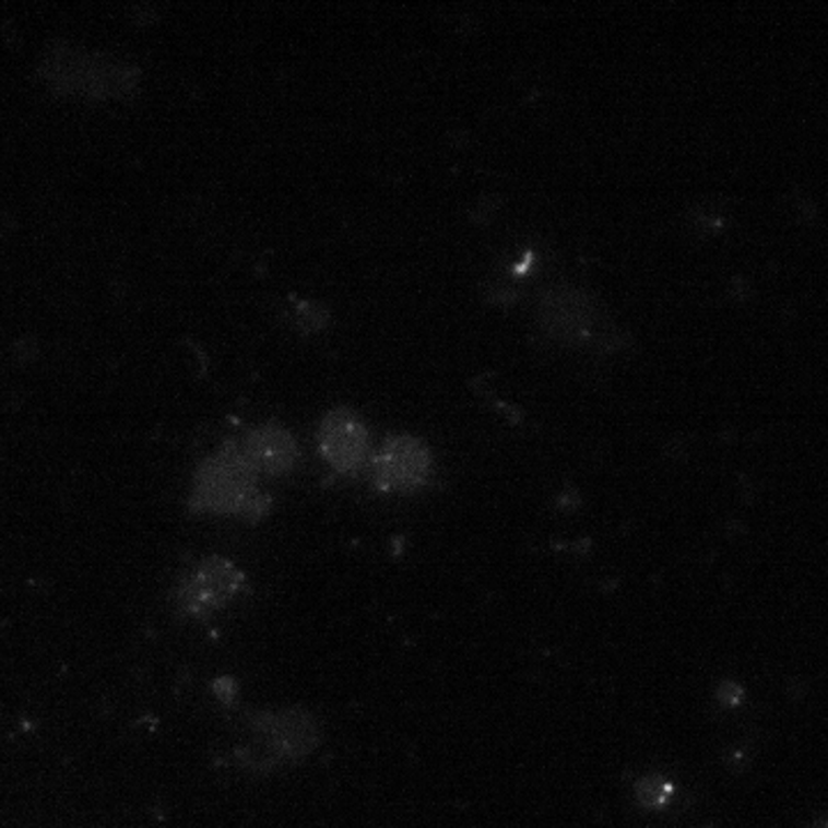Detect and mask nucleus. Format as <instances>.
<instances>
[{
	"mask_svg": "<svg viewBox=\"0 0 828 828\" xmlns=\"http://www.w3.org/2000/svg\"><path fill=\"white\" fill-rule=\"evenodd\" d=\"M189 507L196 513L239 516L247 520L263 518L270 497L258 488V472L243 449L226 445L199 465L193 476Z\"/></svg>",
	"mask_w": 828,
	"mask_h": 828,
	"instance_id": "nucleus-1",
	"label": "nucleus"
},
{
	"mask_svg": "<svg viewBox=\"0 0 828 828\" xmlns=\"http://www.w3.org/2000/svg\"><path fill=\"white\" fill-rule=\"evenodd\" d=\"M245 573L224 557L199 561L178 587V605L189 617H208L220 613L243 592Z\"/></svg>",
	"mask_w": 828,
	"mask_h": 828,
	"instance_id": "nucleus-2",
	"label": "nucleus"
},
{
	"mask_svg": "<svg viewBox=\"0 0 828 828\" xmlns=\"http://www.w3.org/2000/svg\"><path fill=\"white\" fill-rule=\"evenodd\" d=\"M428 474L430 451L412 435H391L374 456V482L382 493L417 490Z\"/></svg>",
	"mask_w": 828,
	"mask_h": 828,
	"instance_id": "nucleus-3",
	"label": "nucleus"
},
{
	"mask_svg": "<svg viewBox=\"0 0 828 828\" xmlns=\"http://www.w3.org/2000/svg\"><path fill=\"white\" fill-rule=\"evenodd\" d=\"M322 459L341 474H355L368 453V430L353 410H332L318 428Z\"/></svg>",
	"mask_w": 828,
	"mask_h": 828,
	"instance_id": "nucleus-4",
	"label": "nucleus"
},
{
	"mask_svg": "<svg viewBox=\"0 0 828 828\" xmlns=\"http://www.w3.org/2000/svg\"><path fill=\"white\" fill-rule=\"evenodd\" d=\"M243 453L258 474L283 476L299 461V447L293 433L279 424H263L253 428L243 447Z\"/></svg>",
	"mask_w": 828,
	"mask_h": 828,
	"instance_id": "nucleus-5",
	"label": "nucleus"
},
{
	"mask_svg": "<svg viewBox=\"0 0 828 828\" xmlns=\"http://www.w3.org/2000/svg\"><path fill=\"white\" fill-rule=\"evenodd\" d=\"M256 732L263 738L265 748L283 757H297L311 753L318 738L314 718L304 711H279L260 715Z\"/></svg>",
	"mask_w": 828,
	"mask_h": 828,
	"instance_id": "nucleus-6",
	"label": "nucleus"
},
{
	"mask_svg": "<svg viewBox=\"0 0 828 828\" xmlns=\"http://www.w3.org/2000/svg\"><path fill=\"white\" fill-rule=\"evenodd\" d=\"M667 794H670V788H667V782H663V780H644V782H640V796H642V801L647 805H661V803H665Z\"/></svg>",
	"mask_w": 828,
	"mask_h": 828,
	"instance_id": "nucleus-7",
	"label": "nucleus"
}]
</instances>
